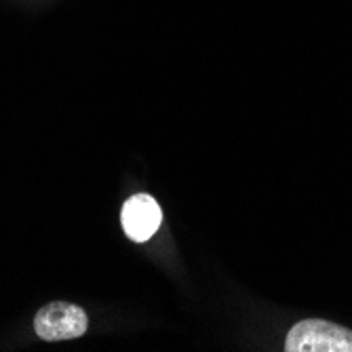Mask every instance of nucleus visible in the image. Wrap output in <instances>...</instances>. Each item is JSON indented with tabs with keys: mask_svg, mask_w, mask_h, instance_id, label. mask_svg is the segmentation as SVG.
Instances as JSON below:
<instances>
[{
	"mask_svg": "<svg viewBox=\"0 0 352 352\" xmlns=\"http://www.w3.org/2000/svg\"><path fill=\"white\" fill-rule=\"evenodd\" d=\"M87 312L70 302H49L34 316V331L45 342L74 340L87 333Z\"/></svg>",
	"mask_w": 352,
	"mask_h": 352,
	"instance_id": "obj_2",
	"label": "nucleus"
},
{
	"mask_svg": "<svg viewBox=\"0 0 352 352\" xmlns=\"http://www.w3.org/2000/svg\"><path fill=\"white\" fill-rule=\"evenodd\" d=\"M120 223L124 234L133 243H146L163 223L161 205L150 195H135L124 201L120 209Z\"/></svg>",
	"mask_w": 352,
	"mask_h": 352,
	"instance_id": "obj_3",
	"label": "nucleus"
},
{
	"mask_svg": "<svg viewBox=\"0 0 352 352\" xmlns=\"http://www.w3.org/2000/svg\"><path fill=\"white\" fill-rule=\"evenodd\" d=\"M287 352H352V331L321 321V318H306L292 327L285 340Z\"/></svg>",
	"mask_w": 352,
	"mask_h": 352,
	"instance_id": "obj_1",
	"label": "nucleus"
}]
</instances>
